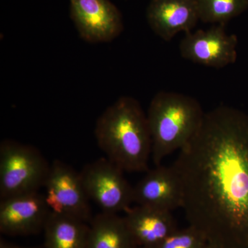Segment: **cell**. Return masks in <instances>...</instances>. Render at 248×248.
<instances>
[{"label":"cell","mask_w":248,"mask_h":248,"mask_svg":"<svg viewBox=\"0 0 248 248\" xmlns=\"http://www.w3.org/2000/svg\"><path fill=\"white\" fill-rule=\"evenodd\" d=\"M134 203L169 212L182 208V187L172 166L148 170L134 186Z\"/></svg>","instance_id":"10"},{"label":"cell","mask_w":248,"mask_h":248,"mask_svg":"<svg viewBox=\"0 0 248 248\" xmlns=\"http://www.w3.org/2000/svg\"><path fill=\"white\" fill-rule=\"evenodd\" d=\"M146 18L152 30L165 41L191 32L200 20L196 0H151Z\"/></svg>","instance_id":"11"},{"label":"cell","mask_w":248,"mask_h":248,"mask_svg":"<svg viewBox=\"0 0 248 248\" xmlns=\"http://www.w3.org/2000/svg\"><path fill=\"white\" fill-rule=\"evenodd\" d=\"M94 135L106 157L124 172L149 170L151 132L147 115L137 99L124 96L108 107L97 119Z\"/></svg>","instance_id":"2"},{"label":"cell","mask_w":248,"mask_h":248,"mask_svg":"<svg viewBox=\"0 0 248 248\" xmlns=\"http://www.w3.org/2000/svg\"><path fill=\"white\" fill-rule=\"evenodd\" d=\"M141 248V247H138H138H136V248Z\"/></svg>","instance_id":"19"},{"label":"cell","mask_w":248,"mask_h":248,"mask_svg":"<svg viewBox=\"0 0 248 248\" xmlns=\"http://www.w3.org/2000/svg\"><path fill=\"white\" fill-rule=\"evenodd\" d=\"M189 226L222 248H248V115L220 106L171 165Z\"/></svg>","instance_id":"1"},{"label":"cell","mask_w":248,"mask_h":248,"mask_svg":"<svg viewBox=\"0 0 248 248\" xmlns=\"http://www.w3.org/2000/svg\"><path fill=\"white\" fill-rule=\"evenodd\" d=\"M205 113L190 96L166 91L155 94L146 114L155 166L186 146L200 128Z\"/></svg>","instance_id":"3"},{"label":"cell","mask_w":248,"mask_h":248,"mask_svg":"<svg viewBox=\"0 0 248 248\" xmlns=\"http://www.w3.org/2000/svg\"><path fill=\"white\" fill-rule=\"evenodd\" d=\"M203 248H222L220 246H217L216 244H212V243L208 242Z\"/></svg>","instance_id":"18"},{"label":"cell","mask_w":248,"mask_h":248,"mask_svg":"<svg viewBox=\"0 0 248 248\" xmlns=\"http://www.w3.org/2000/svg\"><path fill=\"white\" fill-rule=\"evenodd\" d=\"M238 38L228 35L224 25L186 33L179 44L182 58L204 66L222 68L237 59Z\"/></svg>","instance_id":"7"},{"label":"cell","mask_w":248,"mask_h":248,"mask_svg":"<svg viewBox=\"0 0 248 248\" xmlns=\"http://www.w3.org/2000/svg\"><path fill=\"white\" fill-rule=\"evenodd\" d=\"M50 166L35 147L4 140L0 144V198L38 192Z\"/></svg>","instance_id":"4"},{"label":"cell","mask_w":248,"mask_h":248,"mask_svg":"<svg viewBox=\"0 0 248 248\" xmlns=\"http://www.w3.org/2000/svg\"><path fill=\"white\" fill-rule=\"evenodd\" d=\"M89 223L50 213L44 228V248H86Z\"/></svg>","instance_id":"14"},{"label":"cell","mask_w":248,"mask_h":248,"mask_svg":"<svg viewBox=\"0 0 248 248\" xmlns=\"http://www.w3.org/2000/svg\"><path fill=\"white\" fill-rule=\"evenodd\" d=\"M44 248V247L43 248Z\"/></svg>","instance_id":"20"},{"label":"cell","mask_w":248,"mask_h":248,"mask_svg":"<svg viewBox=\"0 0 248 248\" xmlns=\"http://www.w3.org/2000/svg\"><path fill=\"white\" fill-rule=\"evenodd\" d=\"M138 247L124 217L102 213L89 223L86 248H135Z\"/></svg>","instance_id":"13"},{"label":"cell","mask_w":248,"mask_h":248,"mask_svg":"<svg viewBox=\"0 0 248 248\" xmlns=\"http://www.w3.org/2000/svg\"><path fill=\"white\" fill-rule=\"evenodd\" d=\"M0 248H38L32 247H25V246H19V245L14 244L6 241L4 238L1 237L0 239Z\"/></svg>","instance_id":"17"},{"label":"cell","mask_w":248,"mask_h":248,"mask_svg":"<svg viewBox=\"0 0 248 248\" xmlns=\"http://www.w3.org/2000/svg\"><path fill=\"white\" fill-rule=\"evenodd\" d=\"M69 1L72 19L80 37L86 42H110L122 33V15L110 0Z\"/></svg>","instance_id":"8"},{"label":"cell","mask_w":248,"mask_h":248,"mask_svg":"<svg viewBox=\"0 0 248 248\" xmlns=\"http://www.w3.org/2000/svg\"><path fill=\"white\" fill-rule=\"evenodd\" d=\"M200 20L226 25L248 8V0H196Z\"/></svg>","instance_id":"15"},{"label":"cell","mask_w":248,"mask_h":248,"mask_svg":"<svg viewBox=\"0 0 248 248\" xmlns=\"http://www.w3.org/2000/svg\"><path fill=\"white\" fill-rule=\"evenodd\" d=\"M50 211L45 195L31 192L1 199L0 232L9 236H27L44 231Z\"/></svg>","instance_id":"9"},{"label":"cell","mask_w":248,"mask_h":248,"mask_svg":"<svg viewBox=\"0 0 248 248\" xmlns=\"http://www.w3.org/2000/svg\"><path fill=\"white\" fill-rule=\"evenodd\" d=\"M208 240L192 227L178 230L155 248H203Z\"/></svg>","instance_id":"16"},{"label":"cell","mask_w":248,"mask_h":248,"mask_svg":"<svg viewBox=\"0 0 248 248\" xmlns=\"http://www.w3.org/2000/svg\"><path fill=\"white\" fill-rule=\"evenodd\" d=\"M44 187L46 202L52 213L88 223L92 220L90 200L80 173L71 166L60 160L54 161Z\"/></svg>","instance_id":"6"},{"label":"cell","mask_w":248,"mask_h":248,"mask_svg":"<svg viewBox=\"0 0 248 248\" xmlns=\"http://www.w3.org/2000/svg\"><path fill=\"white\" fill-rule=\"evenodd\" d=\"M124 218L138 247L155 248L179 230L172 212L151 207H131Z\"/></svg>","instance_id":"12"},{"label":"cell","mask_w":248,"mask_h":248,"mask_svg":"<svg viewBox=\"0 0 248 248\" xmlns=\"http://www.w3.org/2000/svg\"><path fill=\"white\" fill-rule=\"evenodd\" d=\"M124 172L106 156L86 164L79 172L89 200L102 212L125 213L134 203V186Z\"/></svg>","instance_id":"5"}]
</instances>
